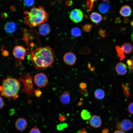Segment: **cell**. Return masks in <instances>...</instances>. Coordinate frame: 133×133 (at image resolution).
Masks as SVG:
<instances>
[{
  "label": "cell",
  "mask_w": 133,
  "mask_h": 133,
  "mask_svg": "<svg viewBox=\"0 0 133 133\" xmlns=\"http://www.w3.org/2000/svg\"><path fill=\"white\" fill-rule=\"evenodd\" d=\"M55 57L52 49L47 46L36 48L32 52L31 59L36 69H44L52 64Z\"/></svg>",
  "instance_id": "6da1fadb"
},
{
  "label": "cell",
  "mask_w": 133,
  "mask_h": 133,
  "mask_svg": "<svg viewBox=\"0 0 133 133\" xmlns=\"http://www.w3.org/2000/svg\"><path fill=\"white\" fill-rule=\"evenodd\" d=\"M27 15L24 18L25 23L31 27L40 26L47 20L48 14L43 7L33 6L29 11L24 12Z\"/></svg>",
  "instance_id": "7a4b0ae2"
},
{
  "label": "cell",
  "mask_w": 133,
  "mask_h": 133,
  "mask_svg": "<svg viewBox=\"0 0 133 133\" xmlns=\"http://www.w3.org/2000/svg\"><path fill=\"white\" fill-rule=\"evenodd\" d=\"M21 87V84L17 79L9 77L3 79L0 87L1 95L8 99H15Z\"/></svg>",
  "instance_id": "3957f363"
},
{
  "label": "cell",
  "mask_w": 133,
  "mask_h": 133,
  "mask_svg": "<svg viewBox=\"0 0 133 133\" xmlns=\"http://www.w3.org/2000/svg\"><path fill=\"white\" fill-rule=\"evenodd\" d=\"M34 81L37 86L40 88H42L47 85L48 80L47 76L45 74L40 73L34 76Z\"/></svg>",
  "instance_id": "277c9868"
},
{
  "label": "cell",
  "mask_w": 133,
  "mask_h": 133,
  "mask_svg": "<svg viewBox=\"0 0 133 133\" xmlns=\"http://www.w3.org/2000/svg\"><path fill=\"white\" fill-rule=\"evenodd\" d=\"M83 14L80 9H75L70 12L69 17L70 19L75 23H78L82 21L83 18Z\"/></svg>",
  "instance_id": "5b68a950"
},
{
  "label": "cell",
  "mask_w": 133,
  "mask_h": 133,
  "mask_svg": "<svg viewBox=\"0 0 133 133\" xmlns=\"http://www.w3.org/2000/svg\"><path fill=\"white\" fill-rule=\"evenodd\" d=\"M116 127L118 130L123 131H127L132 129L133 127V123L130 120L125 119L120 122L118 123Z\"/></svg>",
  "instance_id": "8992f818"
},
{
  "label": "cell",
  "mask_w": 133,
  "mask_h": 133,
  "mask_svg": "<svg viewBox=\"0 0 133 133\" xmlns=\"http://www.w3.org/2000/svg\"><path fill=\"white\" fill-rule=\"evenodd\" d=\"M13 53L17 59L21 60L23 59L26 53L25 49L21 46L17 45L14 48Z\"/></svg>",
  "instance_id": "52a82bcc"
},
{
  "label": "cell",
  "mask_w": 133,
  "mask_h": 133,
  "mask_svg": "<svg viewBox=\"0 0 133 133\" xmlns=\"http://www.w3.org/2000/svg\"><path fill=\"white\" fill-rule=\"evenodd\" d=\"M63 59L64 62L66 64L69 66H72L75 63L77 58L73 53L68 52L65 54Z\"/></svg>",
  "instance_id": "ba28073f"
},
{
  "label": "cell",
  "mask_w": 133,
  "mask_h": 133,
  "mask_svg": "<svg viewBox=\"0 0 133 133\" xmlns=\"http://www.w3.org/2000/svg\"><path fill=\"white\" fill-rule=\"evenodd\" d=\"M27 125L26 120L23 118H19L16 120L15 123V126L18 131L22 132L26 129Z\"/></svg>",
  "instance_id": "9c48e42d"
},
{
  "label": "cell",
  "mask_w": 133,
  "mask_h": 133,
  "mask_svg": "<svg viewBox=\"0 0 133 133\" xmlns=\"http://www.w3.org/2000/svg\"><path fill=\"white\" fill-rule=\"evenodd\" d=\"M89 124L92 127L98 128L101 126L102 121L100 117L98 116L94 115L91 116L89 119Z\"/></svg>",
  "instance_id": "30bf717a"
},
{
  "label": "cell",
  "mask_w": 133,
  "mask_h": 133,
  "mask_svg": "<svg viewBox=\"0 0 133 133\" xmlns=\"http://www.w3.org/2000/svg\"><path fill=\"white\" fill-rule=\"evenodd\" d=\"M115 70L119 75H124L127 72V66L126 65L122 62H119L116 65Z\"/></svg>",
  "instance_id": "8fae6325"
},
{
  "label": "cell",
  "mask_w": 133,
  "mask_h": 133,
  "mask_svg": "<svg viewBox=\"0 0 133 133\" xmlns=\"http://www.w3.org/2000/svg\"><path fill=\"white\" fill-rule=\"evenodd\" d=\"M50 30L49 25L46 23H43L39 26V31L40 33L43 35H46L50 33Z\"/></svg>",
  "instance_id": "7c38bea8"
},
{
  "label": "cell",
  "mask_w": 133,
  "mask_h": 133,
  "mask_svg": "<svg viewBox=\"0 0 133 133\" xmlns=\"http://www.w3.org/2000/svg\"><path fill=\"white\" fill-rule=\"evenodd\" d=\"M4 27L6 33H12L16 30L17 26L14 22H9L6 23Z\"/></svg>",
  "instance_id": "4fadbf2b"
},
{
  "label": "cell",
  "mask_w": 133,
  "mask_h": 133,
  "mask_svg": "<svg viewBox=\"0 0 133 133\" xmlns=\"http://www.w3.org/2000/svg\"><path fill=\"white\" fill-rule=\"evenodd\" d=\"M60 100L61 102L63 104H68L70 100L69 93L66 91H64L60 96Z\"/></svg>",
  "instance_id": "5bb4252c"
},
{
  "label": "cell",
  "mask_w": 133,
  "mask_h": 133,
  "mask_svg": "<svg viewBox=\"0 0 133 133\" xmlns=\"http://www.w3.org/2000/svg\"><path fill=\"white\" fill-rule=\"evenodd\" d=\"M132 9L131 7L128 5H124L120 9L119 13L122 16L128 17L131 14Z\"/></svg>",
  "instance_id": "9a60e30c"
},
{
  "label": "cell",
  "mask_w": 133,
  "mask_h": 133,
  "mask_svg": "<svg viewBox=\"0 0 133 133\" xmlns=\"http://www.w3.org/2000/svg\"><path fill=\"white\" fill-rule=\"evenodd\" d=\"M90 17L92 22L97 24L101 22L102 19L101 15L96 12L92 13L90 15Z\"/></svg>",
  "instance_id": "2e32d148"
},
{
  "label": "cell",
  "mask_w": 133,
  "mask_h": 133,
  "mask_svg": "<svg viewBox=\"0 0 133 133\" xmlns=\"http://www.w3.org/2000/svg\"><path fill=\"white\" fill-rule=\"evenodd\" d=\"M110 5L109 3H103L100 4L99 6V10L102 13H106L110 8Z\"/></svg>",
  "instance_id": "e0dca14e"
},
{
  "label": "cell",
  "mask_w": 133,
  "mask_h": 133,
  "mask_svg": "<svg viewBox=\"0 0 133 133\" xmlns=\"http://www.w3.org/2000/svg\"><path fill=\"white\" fill-rule=\"evenodd\" d=\"M94 95L95 98L97 99L101 100L104 98L105 94L103 90L101 89H99L95 91Z\"/></svg>",
  "instance_id": "ac0fdd59"
},
{
  "label": "cell",
  "mask_w": 133,
  "mask_h": 133,
  "mask_svg": "<svg viewBox=\"0 0 133 133\" xmlns=\"http://www.w3.org/2000/svg\"><path fill=\"white\" fill-rule=\"evenodd\" d=\"M124 48V52L126 54H128L132 52L133 50V46L128 43H124L122 45Z\"/></svg>",
  "instance_id": "d6986e66"
},
{
  "label": "cell",
  "mask_w": 133,
  "mask_h": 133,
  "mask_svg": "<svg viewBox=\"0 0 133 133\" xmlns=\"http://www.w3.org/2000/svg\"><path fill=\"white\" fill-rule=\"evenodd\" d=\"M81 115L82 118L84 120L89 119L91 117L90 112L86 109H83L82 110Z\"/></svg>",
  "instance_id": "ffe728a7"
},
{
  "label": "cell",
  "mask_w": 133,
  "mask_h": 133,
  "mask_svg": "<svg viewBox=\"0 0 133 133\" xmlns=\"http://www.w3.org/2000/svg\"><path fill=\"white\" fill-rule=\"evenodd\" d=\"M116 48L118 53L117 55L122 59L124 58V48L123 46H122L121 47H120L118 46H116Z\"/></svg>",
  "instance_id": "44dd1931"
},
{
  "label": "cell",
  "mask_w": 133,
  "mask_h": 133,
  "mask_svg": "<svg viewBox=\"0 0 133 133\" xmlns=\"http://www.w3.org/2000/svg\"><path fill=\"white\" fill-rule=\"evenodd\" d=\"M71 33L73 36L78 37L80 35L81 31L79 28L77 27H74L72 29Z\"/></svg>",
  "instance_id": "7402d4cb"
},
{
  "label": "cell",
  "mask_w": 133,
  "mask_h": 133,
  "mask_svg": "<svg viewBox=\"0 0 133 133\" xmlns=\"http://www.w3.org/2000/svg\"><path fill=\"white\" fill-rule=\"evenodd\" d=\"M67 124L66 123H63L58 125L57 126V129L58 130H61L67 127Z\"/></svg>",
  "instance_id": "603a6c76"
},
{
  "label": "cell",
  "mask_w": 133,
  "mask_h": 133,
  "mask_svg": "<svg viewBox=\"0 0 133 133\" xmlns=\"http://www.w3.org/2000/svg\"><path fill=\"white\" fill-rule=\"evenodd\" d=\"M29 133H41L40 130L38 128L35 126L30 130Z\"/></svg>",
  "instance_id": "cb8c5ba5"
},
{
  "label": "cell",
  "mask_w": 133,
  "mask_h": 133,
  "mask_svg": "<svg viewBox=\"0 0 133 133\" xmlns=\"http://www.w3.org/2000/svg\"><path fill=\"white\" fill-rule=\"evenodd\" d=\"M128 110L129 112L133 115V102H131L129 104Z\"/></svg>",
  "instance_id": "d4e9b609"
},
{
  "label": "cell",
  "mask_w": 133,
  "mask_h": 133,
  "mask_svg": "<svg viewBox=\"0 0 133 133\" xmlns=\"http://www.w3.org/2000/svg\"><path fill=\"white\" fill-rule=\"evenodd\" d=\"M24 2L26 6H30L33 4L34 1L33 0H25Z\"/></svg>",
  "instance_id": "484cf974"
},
{
  "label": "cell",
  "mask_w": 133,
  "mask_h": 133,
  "mask_svg": "<svg viewBox=\"0 0 133 133\" xmlns=\"http://www.w3.org/2000/svg\"><path fill=\"white\" fill-rule=\"evenodd\" d=\"M80 88L82 90L85 89L87 87V85L86 83H81L79 85Z\"/></svg>",
  "instance_id": "4316f807"
},
{
  "label": "cell",
  "mask_w": 133,
  "mask_h": 133,
  "mask_svg": "<svg viewBox=\"0 0 133 133\" xmlns=\"http://www.w3.org/2000/svg\"><path fill=\"white\" fill-rule=\"evenodd\" d=\"M105 32V30L102 29L100 30L99 32V34L101 36L103 37L106 36L107 35Z\"/></svg>",
  "instance_id": "83f0119b"
},
{
  "label": "cell",
  "mask_w": 133,
  "mask_h": 133,
  "mask_svg": "<svg viewBox=\"0 0 133 133\" xmlns=\"http://www.w3.org/2000/svg\"><path fill=\"white\" fill-rule=\"evenodd\" d=\"M4 102L2 98L0 97V108L1 109L4 106Z\"/></svg>",
  "instance_id": "f1b7e54d"
},
{
  "label": "cell",
  "mask_w": 133,
  "mask_h": 133,
  "mask_svg": "<svg viewBox=\"0 0 133 133\" xmlns=\"http://www.w3.org/2000/svg\"><path fill=\"white\" fill-rule=\"evenodd\" d=\"M81 94L84 96H86L88 95V93L86 90L84 89L82 90Z\"/></svg>",
  "instance_id": "f546056e"
},
{
  "label": "cell",
  "mask_w": 133,
  "mask_h": 133,
  "mask_svg": "<svg viewBox=\"0 0 133 133\" xmlns=\"http://www.w3.org/2000/svg\"><path fill=\"white\" fill-rule=\"evenodd\" d=\"M59 120L61 122H62L65 121L66 119V117L63 115L60 116L59 118Z\"/></svg>",
  "instance_id": "4dcf8cb0"
},
{
  "label": "cell",
  "mask_w": 133,
  "mask_h": 133,
  "mask_svg": "<svg viewBox=\"0 0 133 133\" xmlns=\"http://www.w3.org/2000/svg\"><path fill=\"white\" fill-rule=\"evenodd\" d=\"M41 94V93L40 91L38 90L36 91L35 95L36 97H40Z\"/></svg>",
  "instance_id": "1f68e13d"
},
{
  "label": "cell",
  "mask_w": 133,
  "mask_h": 133,
  "mask_svg": "<svg viewBox=\"0 0 133 133\" xmlns=\"http://www.w3.org/2000/svg\"><path fill=\"white\" fill-rule=\"evenodd\" d=\"M109 130L107 128H105L103 129L101 133H109Z\"/></svg>",
  "instance_id": "d6a6232c"
},
{
  "label": "cell",
  "mask_w": 133,
  "mask_h": 133,
  "mask_svg": "<svg viewBox=\"0 0 133 133\" xmlns=\"http://www.w3.org/2000/svg\"><path fill=\"white\" fill-rule=\"evenodd\" d=\"M15 112V110L14 109H12L10 110L9 111V114L11 116L13 115Z\"/></svg>",
  "instance_id": "836d02e7"
},
{
  "label": "cell",
  "mask_w": 133,
  "mask_h": 133,
  "mask_svg": "<svg viewBox=\"0 0 133 133\" xmlns=\"http://www.w3.org/2000/svg\"><path fill=\"white\" fill-rule=\"evenodd\" d=\"M115 22L117 23H119L121 22V20L119 17H116L115 19Z\"/></svg>",
  "instance_id": "e575fe53"
},
{
  "label": "cell",
  "mask_w": 133,
  "mask_h": 133,
  "mask_svg": "<svg viewBox=\"0 0 133 133\" xmlns=\"http://www.w3.org/2000/svg\"><path fill=\"white\" fill-rule=\"evenodd\" d=\"M114 133H125L123 131L120 130H116L115 131Z\"/></svg>",
  "instance_id": "d590c367"
},
{
  "label": "cell",
  "mask_w": 133,
  "mask_h": 133,
  "mask_svg": "<svg viewBox=\"0 0 133 133\" xmlns=\"http://www.w3.org/2000/svg\"><path fill=\"white\" fill-rule=\"evenodd\" d=\"M79 133H87L86 131L84 129H83L82 131L79 132Z\"/></svg>",
  "instance_id": "8d00e7d4"
},
{
  "label": "cell",
  "mask_w": 133,
  "mask_h": 133,
  "mask_svg": "<svg viewBox=\"0 0 133 133\" xmlns=\"http://www.w3.org/2000/svg\"><path fill=\"white\" fill-rule=\"evenodd\" d=\"M124 22L125 23H126L128 22L129 21V19L127 18H125L124 19Z\"/></svg>",
  "instance_id": "74e56055"
},
{
  "label": "cell",
  "mask_w": 133,
  "mask_h": 133,
  "mask_svg": "<svg viewBox=\"0 0 133 133\" xmlns=\"http://www.w3.org/2000/svg\"><path fill=\"white\" fill-rule=\"evenodd\" d=\"M131 60L132 63L130 66L131 67V68L133 69V60L131 59Z\"/></svg>",
  "instance_id": "f35d334b"
},
{
  "label": "cell",
  "mask_w": 133,
  "mask_h": 133,
  "mask_svg": "<svg viewBox=\"0 0 133 133\" xmlns=\"http://www.w3.org/2000/svg\"><path fill=\"white\" fill-rule=\"evenodd\" d=\"M130 24L133 27V20L131 21L130 22Z\"/></svg>",
  "instance_id": "ab89813d"
},
{
  "label": "cell",
  "mask_w": 133,
  "mask_h": 133,
  "mask_svg": "<svg viewBox=\"0 0 133 133\" xmlns=\"http://www.w3.org/2000/svg\"></svg>",
  "instance_id": "60d3db41"
}]
</instances>
